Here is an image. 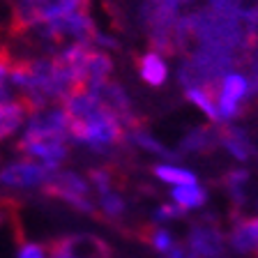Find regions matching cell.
Here are the masks:
<instances>
[{"label": "cell", "mask_w": 258, "mask_h": 258, "mask_svg": "<svg viewBox=\"0 0 258 258\" xmlns=\"http://www.w3.org/2000/svg\"><path fill=\"white\" fill-rule=\"evenodd\" d=\"M228 244L240 256H256L258 258V217L237 219L228 233Z\"/></svg>", "instance_id": "8"}, {"label": "cell", "mask_w": 258, "mask_h": 258, "mask_svg": "<svg viewBox=\"0 0 258 258\" xmlns=\"http://www.w3.org/2000/svg\"><path fill=\"white\" fill-rule=\"evenodd\" d=\"M51 253L64 258H111V247L95 235H70L48 244Z\"/></svg>", "instance_id": "6"}, {"label": "cell", "mask_w": 258, "mask_h": 258, "mask_svg": "<svg viewBox=\"0 0 258 258\" xmlns=\"http://www.w3.org/2000/svg\"><path fill=\"white\" fill-rule=\"evenodd\" d=\"M182 92H184V97H187L194 106H199L201 111L208 115L210 122L219 124L217 104H215V92H212V90H203V88H187V90H182Z\"/></svg>", "instance_id": "18"}, {"label": "cell", "mask_w": 258, "mask_h": 258, "mask_svg": "<svg viewBox=\"0 0 258 258\" xmlns=\"http://www.w3.org/2000/svg\"><path fill=\"white\" fill-rule=\"evenodd\" d=\"M53 173L55 171L42 166V164L32 159L14 161V164H10V166L0 171V182L10 184V187H44Z\"/></svg>", "instance_id": "7"}, {"label": "cell", "mask_w": 258, "mask_h": 258, "mask_svg": "<svg viewBox=\"0 0 258 258\" xmlns=\"http://www.w3.org/2000/svg\"><path fill=\"white\" fill-rule=\"evenodd\" d=\"M171 201L177 205L180 210L189 212V210H196V208H203L208 203V191L201 187L199 182L194 184H182V187H173L171 191Z\"/></svg>", "instance_id": "14"}, {"label": "cell", "mask_w": 258, "mask_h": 258, "mask_svg": "<svg viewBox=\"0 0 258 258\" xmlns=\"http://www.w3.org/2000/svg\"><path fill=\"white\" fill-rule=\"evenodd\" d=\"M152 173H155L157 180H161V182H166V184H173V187L199 182L196 173L180 166V164H175V161H161V164H157V166L152 168Z\"/></svg>", "instance_id": "13"}, {"label": "cell", "mask_w": 258, "mask_h": 258, "mask_svg": "<svg viewBox=\"0 0 258 258\" xmlns=\"http://www.w3.org/2000/svg\"><path fill=\"white\" fill-rule=\"evenodd\" d=\"M161 258H191L189 256V251H187V247H182V244H175V247L171 249L168 253H164Z\"/></svg>", "instance_id": "22"}, {"label": "cell", "mask_w": 258, "mask_h": 258, "mask_svg": "<svg viewBox=\"0 0 258 258\" xmlns=\"http://www.w3.org/2000/svg\"><path fill=\"white\" fill-rule=\"evenodd\" d=\"M97 210H99L106 219L120 221L124 217V212H127V203H124V199L118 191L108 189V191L99 194V199H97Z\"/></svg>", "instance_id": "17"}, {"label": "cell", "mask_w": 258, "mask_h": 258, "mask_svg": "<svg viewBox=\"0 0 258 258\" xmlns=\"http://www.w3.org/2000/svg\"><path fill=\"white\" fill-rule=\"evenodd\" d=\"M224 187L226 194L235 208H242L247 203V189H249V171L247 168H231L224 175Z\"/></svg>", "instance_id": "15"}, {"label": "cell", "mask_w": 258, "mask_h": 258, "mask_svg": "<svg viewBox=\"0 0 258 258\" xmlns=\"http://www.w3.org/2000/svg\"><path fill=\"white\" fill-rule=\"evenodd\" d=\"M28 115H30V108H28V104L21 97L3 99L0 102V141L16 134L21 129V124L26 122Z\"/></svg>", "instance_id": "11"}, {"label": "cell", "mask_w": 258, "mask_h": 258, "mask_svg": "<svg viewBox=\"0 0 258 258\" xmlns=\"http://www.w3.org/2000/svg\"><path fill=\"white\" fill-rule=\"evenodd\" d=\"M215 104H217V115H219V124H228L242 113V108L247 106L251 99V83H249L247 72L231 70L219 79L215 86Z\"/></svg>", "instance_id": "3"}, {"label": "cell", "mask_w": 258, "mask_h": 258, "mask_svg": "<svg viewBox=\"0 0 258 258\" xmlns=\"http://www.w3.org/2000/svg\"><path fill=\"white\" fill-rule=\"evenodd\" d=\"M187 215L184 210H180L175 203H161L159 208L152 212V219L155 221H173V219H182Z\"/></svg>", "instance_id": "21"}, {"label": "cell", "mask_w": 258, "mask_h": 258, "mask_svg": "<svg viewBox=\"0 0 258 258\" xmlns=\"http://www.w3.org/2000/svg\"><path fill=\"white\" fill-rule=\"evenodd\" d=\"M145 242H150V247L157 253H161V256L175 247V240H173V235L166 228H150V231H145Z\"/></svg>", "instance_id": "19"}, {"label": "cell", "mask_w": 258, "mask_h": 258, "mask_svg": "<svg viewBox=\"0 0 258 258\" xmlns=\"http://www.w3.org/2000/svg\"><path fill=\"white\" fill-rule=\"evenodd\" d=\"M187 251L191 258H226V237L215 217L196 219L189 226Z\"/></svg>", "instance_id": "5"}, {"label": "cell", "mask_w": 258, "mask_h": 258, "mask_svg": "<svg viewBox=\"0 0 258 258\" xmlns=\"http://www.w3.org/2000/svg\"><path fill=\"white\" fill-rule=\"evenodd\" d=\"M139 76L145 86L150 88H161L166 86L168 76H171V67H168L166 58L159 51H148L139 58Z\"/></svg>", "instance_id": "10"}, {"label": "cell", "mask_w": 258, "mask_h": 258, "mask_svg": "<svg viewBox=\"0 0 258 258\" xmlns=\"http://www.w3.org/2000/svg\"><path fill=\"white\" fill-rule=\"evenodd\" d=\"M86 5L88 0H12L10 35L21 37L32 28L53 23Z\"/></svg>", "instance_id": "2"}, {"label": "cell", "mask_w": 258, "mask_h": 258, "mask_svg": "<svg viewBox=\"0 0 258 258\" xmlns=\"http://www.w3.org/2000/svg\"><path fill=\"white\" fill-rule=\"evenodd\" d=\"M62 108L70 118V139L74 143L106 152L124 141V124L90 90H76L64 97Z\"/></svg>", "instance_id": "1"}, {"label": "cell", "mask_w": 258, "mask_h": 258, "mask_svg": "<svg viewBox=\"0 0 258 258\" xmlns=\"http://www.w3.org/2000/svg\"><path fill=\"white\" fill-rule=\"evenodd\" d=\"M16 258H51L48 244H39V242H23Z\"/></svg>", "instance_id": "20"}, {"label": "cell", "mask_w": 258, "mask_h": 258, "mask_svg": "<svg viewBox=\"0 0 258 258\" xmlns=\"http://www.w3.org/2000/svg\"><path fill=\"white\" fill-rule=\"evenodd\" d=\"M217 136H219V145L235 161L244 164V161L253 159L256 148H253L251 139H249V134L244 132V129L233 127V124H224V127L217 129Z\"/></svg>", "instance_id": "9"}, {"label": "cell", "mask_w": 258, "mask_h": 258, "mask_svg": "<svg viewBox=\"0 0 258 258\" xmlns=\"http://www.w3.org/2000/svg\"><path fill=\"white\" fill-rule=\"evenodd\" d=\"M44 191L48 196H53V199L64 201L79 212H86V215H95L97 212V203L90 196V182L72 171L53 173L51 180L44 184Z\"/></svg>", "instance_id": "4"}, {"label": "cell", "mask_w": 258, "mask_h": 258, "mask_svg": "<svg viewBox=\"0 0 258 258\" xmlns=\"http://www.w3.org/2000/svg\"><path fill=\"white\" fill-rule=\"evenodd\" d=\"M215 145H219V136H217V129L212 127H196L191 132L182 136L180 141V155H201V152L212 150Z\"/></svg>", "instance_id": "12"}, {"label": "cell", "mask_w": 258, "mask_h": 258, "mask_svg": "<svg viewBox=\"0 0 258 258\" xmlns=\"http://www.w3.org/2000/svg\"><path fill=\"white\" fill-rule=\"evenodd\" d=\"M129 141H132L136 148H141V150L152 152V155H157V157H164V159H168V161H173L177 157V152L168 150L166 145L161 143V141H157L155 136H152L148 129L141 127V124H136V127L129 129Z\"/></svg>", "instance_id": "16"}]
</instances>
